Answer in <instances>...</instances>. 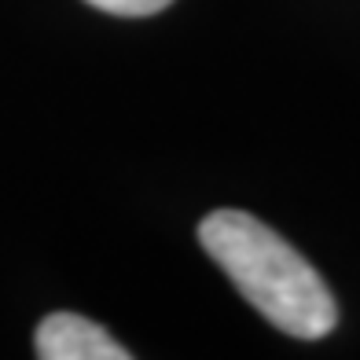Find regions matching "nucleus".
I'll return each mask as SVG.
<instances>
[{"instance_id": "3", "label": "nucleus", "mask_w": 360, "mask_h": 360, "mask_svg": "<svg viewBox=\"0 0 360 360\" xmlns=\"http://www.w3.org/2000/svg\"><path fill=\"white\" fill-rule=\"evenodd\" d=\"M89 4L107 15H122V19H143V15H158L162 8H169L173 0H89Z\"/></svg>"}, {"instance_id": "2", "label": "nucleus", "mask_w": 360, "mask_h": 360, "mask_svg": "<svg viewBox=\"0 0 360 360\" xmlns=\"http://www.w3.org/2000/svg\"><path fill=\"white\" fill-rule=\"evenodd\" d=\"M34 349L41 360H129L133 356L100 323H92L77 313L44 316L34 335Z\"/></svg>"}, {"instance_id": "1", "label": "nucleus", "mask_w": 360, "mask_h": 360, "mask_svg": "<svg viewBox=\"0 0 360 360\" xmlns=\"http://www.w3.org/2000/svg\"><path fill=\"white\" fill-rule=\"evenodd\" d=\"M202 250L272 327L294 338H323L335 331L338 309L320 272L243 210H214L199 224Z\"/></svg>"}]
</instances>
